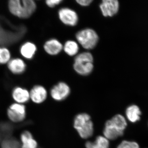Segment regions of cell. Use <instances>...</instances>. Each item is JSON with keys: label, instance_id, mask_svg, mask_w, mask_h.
Wrapping results in <instances>:
<instances>
[{"label": "cell", "instance_id": "6da1fadb", "mask_svg": "<svg viewBox=\"0 0 148 148\" xmlns=\"http://www.w3.org/2000/svg\"><path fill=\"white\" fill-rule=\"evenodd\" d=\"M127 125L126 119L123 116L116 115L106 122L103 132L104 136L109 140H116L123 136Z\"/></svg>", "mask_w": 148, "mask_h": 148}, {"label": "cell", "instance_id": "7a4b0ae2", "mask_svg": "<svg viewBox=\"0 0 148 148\" xmlns=\"http://www.w3.org/2000/svg\"><path fill=\"white\" fill-rule=\"evenodd\" d=\"M8 6L11 13L21 18L30 17L36 8V3L32 0H11Z\"/></svg>", "mask_w": 148, "mask_h": 148}, {"label": "cell", "instance_id": "3957f363", "mask_svg": "<svg viewBox=\"0 0 148 148\" xmlns=\"http://www.w3.org/2000/svg\"><path fill=\"white\" fill-rule=\"evenodd\" d=\"M74 127L83 139L90 138L93 134V124L88 114L81 113L77 115L74 119Z\"/></svg>", "mask_w": 148, "mask_h": 148}, {"label": "cell", "instance_id": "277c9868", "mask_svg": "<svg viewBox=\"0 0 148 148\" xmlns=\"http://www.w3.org/2000/svg\"><path fill=\"white\" fill-rule=\"evenodd\" d=\"M93 58L91 53L83 52L77 55L73 64L74 70L78 74L87 76L91 73L93 69Z\"/></svg>", "mask_w": 148, "mask_h": 148}, {"label": "cell", "instance_id": "5b68a950", "mask_svg": "<svg viewBox=\"0 0 148 148\" xmlns=\"http://www.w3.org/2000/svg\"><path fill=\"white\" fill-rule=\"evenodd\" d=\"M76 38L80 45L86 49H91L98 44L99 37L93 29H85L78 32Z\"/></svg>", "mask_w": 148, "mask_h": 148}, {"label": "cell", "instance_id": "8992f818", "mask_svg": "<svg viewBox=\"0 0 148 148\" xmlns=\"http://www.w3.org/2000/svg\"><path fill=\"white\" fill-rule=\"evenodd\" d=\"M7 114L11 121L15 123L21 122L26 118V106L24 104L14 103L9 107Z\"/></svg>", "mask_w": 148, "mask_h": 148}, {"label": "cell", "instance_id": "52a82bcc", "mask_svg": "<svg viewBox=\"0 0 148 148\" xmlns=\"http://www.w3.org/2000/svg\"><path fill=\"white\" fill-rule=\"evenodd\" d=\"M59 19L65 25L73 27L78 21V16L75 11L67 8L61 9L58 12Z\"/></svg>", "mask_w": 148, "mask_h": 148}, {"label": "cell", "instance_id": "ba28073f", "mask_svg": "<svg viewBox=\"0 0 148 148\" xmlns=\"http://www.w3.org/2000/svg\"><path fill=\"white\" fill-rule=\"evenodd\" d=\"M71 92V89L67 84L64 82L58 83L51 90V95L53 99L57 101L66 99Z\"/></svg>", "mask_w": 148, "mask_h": 148}, {"label": "cell", "instance_id": "9c48e42d", "mask_svg": "<svg viewBox=\"0 0 148 148\" xmlns=\"http://www.w3.org/2000/svg\"><path fill=\"white\" fill-rule=\"evenodd\" d=\"M119 7V2L117 0H103L100 5L102 14L105 17H111L115 15Z\"/></svg>", "mask_w": 148, "mask_h": 148}, {"label": "cell", "instance_id": "30bf717a", "mask_svg": "<svg viewBox=\"0 0 148 148\" xmlns=\"http://www.w3.org/2000/svg\"><path fill=\"white\" fill-rule=\"evenodd\" d=\"M29 92L30 99L36 104H40L44 102L47 96V91L42 86H34Z\"/></svg>", "mask_w": 148, "mask_h": 148}, {"label": "cell", "instance_id": "8fae6325", "mask_svg": "<svg viewBox=\"0 0 148 148\" xmlns=\"http://www.w3.org/2000/svg\"><path fill=\"white\" fill-rule=\"evenodd\" d=\"M12 97L16 103L24 105L30 99V92L27 89L16 87L12 91Z\"/></svg>", "mask_w": 148, "mask_h": 148}, {"label": "cell", "instance_id": "7c38bea8", "mask_svg": "<svg viewBox=\"0 0 148 148\" xmlns=\"http://www.w3.org/2000/svg\"><path fill=\"white\" fill-rule=\"evenodd\" d=\"M46 52L50 55H56L63 49V46L58 40L52 39L47 41L44 46Z\"/></svg>", "mask_w": 148, "mask_h": 148}, {"label": "cell", "instance_id": "4fadbf2b", "mask_svg": "<svg viewBox=\"0 0 148 148\" xmlns=\"http://www.w3.org/2000/svg\"><path fill=\"white\" fill-rule=\"evenodd\" d=\"M21 148H38L37 141L29 131H24L20 135Z\"/></svg>", "mask_w": 148, "mask_h": 148}, {"label": "cell", "instance_id": "5bb4252c", "mask_svg": "<svg viewBox=\"0 0 148 148\" xmlns=\"http://www.w3.org/2000/svg\"><path fill=\"white\" fill-rule=\"evenodd\" d=\"M109 140L104 136H98L93 142L88 141L86 143V148H109Z\"/></svg>", "mask_w": 148, "mask_h": 148}, {"label": "cell", "instance_id": "9a60e30c", "mask_svg": "<svg viewBox=\"0 0 148 148\" xmlns=\"http://www.w3.org/2000/svg\"><path fill=\"white\" fill-rule=\"evenodd\" d=\"M125 114L129 121L132 123H135L140 120L141 112L138 106L131 105L126 109Z\"/></svg>", "mask_w": 148, "mask_h": 148}, {"label": "cell", "instance_id": "2e32d148", "mask_svg": "<svg viewBox=\"0 0 148 148\" xmlns=\"http://www.w3.org/2000/svg\"><path fill=\"white\" fill-rule=\"evenodd\" d=\"M8 67L9 70L14 74H20L25 70L26 65L21 59H13L9 62Z\"/></svg>", "mask_w": 148, "mask_h": 148}, {"label": "cell", "instance_id": "e0dca14e", "mask_svg": "<svg viewBox=\"0 0 148 148\" xmlns=\"http://www.w3.org/2000/svg\"><path fill=\"white\" fill-rule=\"evenodd\" d=\"M36 49V46L34 44L27 42L21 47V53L25 58L30 59L34 55Z\"/></svg>", "mask_w": 148, "mask_h": 148}, {"label": "cell", "instance_id": "ac0fdd59", "mask_svg": "<svg viewBox=\"0 0 148 148\" xmlns=\"http://www.w3.org/2000/svg\"><path fill=\"white\" fill-rule=\"evenodd\" d=\"M63 49L65 53L70 56H74L76 55L79 49L78 45L76 42L73 40H69L66 42L63 46Z\"/></svg>", "mask_w": 148, "mask_h": 148}, {"label": "cell", "instance_id": "d6986e66", "mask_svg": "<svg viewBox=\"0 0 148 148\" xmlns=\"http://www.w3.org/2000/svg\"><path fill=\"white\" fill-rule=\"evenodd\" d=\"M20 147L18 141L13 139L5 140L1 144V148H20Z\"/></svg>", "mask_w": 148, "mask_h": 148}, {"label": "cell", "instance_id": "ffe728a7", "mask_svg": "<svg viewBox=\"0 0 148 148\" xmlns=\"http://www.w3.org/2000/svg\"><path fill=\"white\" fill-rule=\"evenodd\" d=\"M10 58V54L8 49L0 47V64L7 63Z\"/></svg>", "mask_w": 148, "mask_h": 148}, {"label": "cell", "instance_id": "44dd1931", "mask_svg": "<svg viewBox=\"0 0 148 148\" xmlns=\"http://www.w3.org/2000/svg\"><path fill=\"white\" fill-rule=\"evenodd\" d=\"M117 148H140V147L136 142L124 140L119 145Z\"/></svg>", "mask_w": 148, "mask_h": 148}, {"label": "cell", "instance_id": "7402d4cb", "mask_svg": "<svg viewBox=\"0 0 148 148\" xmlns=\"http://www.w3.org/2000/svg\"><path fill=\"white\" fill-rule=\"evenodd\" d=\"M61 2L62 0H47L46 1V3L49 7L53 8L59 5Z\"/></svg>", "mask_w": 148, "mask_h": 148}, {"label": "cell", "instance_id": "603a6c76", "mask_svg": "<svg viewBox=\"0 0 148 148\" xmlns=\"http://www.w3.org/2000/svg\"><path fill=\"white\" fill-rule=\"evenodd\" d=\"M76 2L82 6H88L92 2V0H77Z\"/></svg>", "mask_w": 148, "mask_h": 148}]
</instances>
